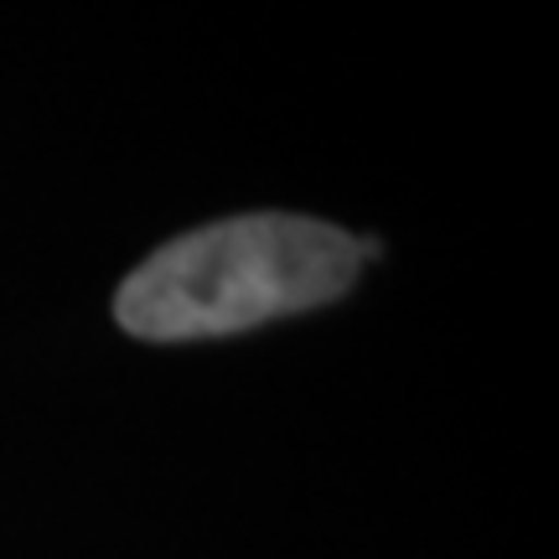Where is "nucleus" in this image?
I'll list each match as a JSON object with an SVG mask.
<instances>
[{"label": "nucleus", "instance_id": "f257e3e1", "mask_svg": "<svg viewBox=\"0 0 559 559\" xmlns=\"http://www.w3.org/2000/svg\"><path fill=\"white\" fill-rule=\"evenodd\" d=\"M373 243L296 213H243L177 234L120 280L115 321L140 342H202L332 306Z\"/></svg>", "mask_w": 559, "mask_h": 559}]
</instances>
